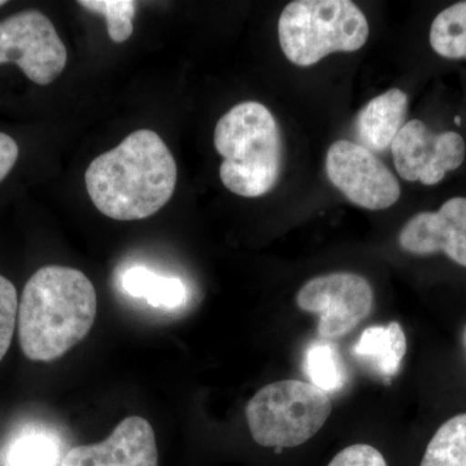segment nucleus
I'll list each match as a JSON object with an SVG mask.
<instances>
[{
    "instance_id": "f257e3e1",
    "label": "nucleus",
    "mask_w": 466,
    "mask_h": 466,
    "mask_svg": "<svg viewBox=\"0 0 466 466\" xmlns=\"http://www.w3.org/2000/svg\"><path fill=\"white\" fill-rule=\"evenodd\" d=\"M177 177V162L167 144L155 131L142 128L95 158L85 182L100 213L131 222L161 210L173 198Z\"/></svg>"
},
{
    "instance_id": "f03ea898",
    "label": "nucleus",
    "mask_w": 466,
    "mask_h": 466,
    "mask_svg": "<svg viewBox=\"0 0 466 466\" xmlns=\"http://www.w3.org/2000/svg\"><path fill=\"white\" fill-rule=\"evenodd\" d=\"M97 297L90 279L72 267L46 266L27 281L18 305V339L27 359L52 361L90 333Z\"/></svg>"
},
{
    "instance_id": "7ed1b4c3",
    "label": "nucleus",
    "mask_w": 466,
    "mask_h": 466,
    "mask_svg": "<svg viewBox=\"0 0 466 466\" xmlns=\"http://www.w3.org/2000/svg\"><path fill=\"white\" fill-rule=\"evenodd\" d=\"M214 147L223 157L219 177L228 191L260 198L278 183L281 170V137L278 122L265 106L244 101L217 124Z\"/></svg>"
},
{
    "instance_id": "20e7f679",
    "label": "nucleus",
    "mask_w": 466,
    "mask_h": 466,
    "mask_svg": "<svg viewBox=\"0 0 466 466\" xmlns=\"http://www.w3.org/2000/svg\"><path fill=\"white\" fill-rule=\"evenodd\" d=\"M279 42L294 66H315L333 52L360 50L370 36L367 17L350 0H296L279 18Z\"/></svg>"
},
{
    "instance_id": "39448f33",
    "label": "nucleus",
    "mask_w": 466,
    "mask_h": 466,
    "mask_svg": "<svg viewBox=\"0 0 466 466\" xmlns=\"http://www.w3.org/2000/svg\"><path fill=\"white\" fill-rule=\"evenodd\" d=\"M330 412L327 392L309 382L284 380L257 391L245 415L251 437L259 446L291 449L311 440Z\"/></svg>"
},
{
    "instance_id": "423d86ee",
    "label": "nucleus",
    "mask_w": 466,
    "mask_h": 466,
    "mask_svg": "<svg viewBox=\"0 0 466 466\" xmlns=\"http://www.w3.org/2000/svg\"><path fill=\"white\" fill-rule=\"evenodd\" d=\"M15 63L39 86L56 81L67 51L50 18L30 9L0 21V64Z\"/></svg>"
},
{
    "instance_id": "0eeeda50",
    "label": "nucleus",
    "mask_w": 466,
    "mask_h": 466,
    "mask_svg": "<svg viewBox=\"0 0 466 466\" xmlns=\"http://www.w3.org/2000/svg\"><path fill=\"white\" fill-rule=\"evenodd\" d=\"M373 303L370 284L350 272L318 276L297 294V305L302 311L319 315L318 333L324 339H341L352 332L370 317Z\"/></svg>"
},
{
    "instance_id": "6e6552de",
    "label": "nucleus",
    "mask_w": 466,
    "mask_h": 466,
    "mask_svg": "<svg viewBox=\"0 0 466 466\" xmlns=\"http://www.w3.org/2000/svg\"><path fill=\"white\" fill-rule=\"evenodd\" d=\"M328 177L348 200L368 210H383L400 198L397 177L370 150L339 140L328 150Z\"/></svg>"
},
{
    "instance_id": "1a4fd4ad",
    "label": "nucleus",
    "mask_w": 466,
    "mask_h": 466,
    "mask_svg": "<svg viewBox=\"0 0 466 466\" xmlns=\"http://www.w3.org/2000/svg\"><path fill=\"white\" fill-rule=\"evenodd\" d=\"M391 150L398 174L407 182L425 186L441 182L449 171L461 167L466 155L461 135L453 131L434 134L419 119L403 125Z\"/></svg>"
},
{
    "instance_id": "9d476101",
    "label": "nucleus",
    "mask_w": 466,
    "mask_h": 466,
    "mask_svg": "<svg viewBox=\"0 0 466 466\" xmlns=\"http://www.w3.org/2000/svg\"><path fill=\"white\" fill-rule=\"evenodd\" d=\"M400 245L415 256L441 251L466 267V198H451L438 211H424L410 218L401 228Z\"/></svg>"
},
{
    "instance_id": "9b49d317",
    "label": "nucleus",
    "mask_w": 466,
    "mask_h": 466,
    "mask_svg": "<svg viewBox=\"0 0 466 466\" xmlns=\"http://www.w3.org/2000/svg\"><path fill=\"white\" fill-rule=\"evenodd\" d=\"M61 466H158L155 431L143 417H127L101 443L67 451Z\"/></svg>"
},
{
    "instance_id": "f8f14e48",
    "label": "nucleus",
    "mask_w": 466,
    "mask_h": 466,
    "mask_svg": "<svg viewBox=\"0 0 466 466\" xmlns=\"http://www.w3.org/2000/svg\"><path fill=\"white\" fill-rule=\"evenodd\" d=\"M407 106V94L400 88H391L370 100L355 122L360 146L375 152L388 149L403 127Z\"/></svg>"
},
{
    "instance_id": "ddd939ff",
    "label": "nucleus",
    "mask_w": 466,
    "mask_h": 466,
    "mask_svg": "<svg viewBox=\"0 0 466 466\" xmlns=\"http://www.w3.org/2000/svg\"><path fill=\"white\" fill-rule=\"evenodd\" d=\"M406 352V333L397 321L368 327L351 348L357 360L386 380L398 375Z\"/></svg>"
},
{
    "instance_id": "4468645a",
    "label": "nucleus",
    "mask_w": 466,
    "mask_h": 466,
    "mask_svg": "<svg viewBox=\"0 0 466 466\" xmlns=\"http://www.w3.org/2000/svg\"><path fill=\"white\" fill-rule=\"evenodd\" d=\"M121 285L126 294L155 309H174L186 303L187 288L179 278L156 274L147 267L126 269Z\"/></svg>"
},
{
    "instance_id": "2eb2a0df",
    "label": "nucleus",
    "mask_w": 466,
    "mask_h": 466,
    "mask_svg": "<svg viewBox=\"0 0 466 466\" xmlns=\"http://www.w3.org/2000/svg\"><path fill=\"white\" fill-rule=\"evenodd\" d=\"M61 444L51 431L27 429L9 443L7 466H57L63 462Z\"/></svg>"
},
{
    "instance_id": "dca6fc26",
    "label": "nucleus",
    "mask_w": 466,
    "mask_h": 466,
    "mask_svg": "<svg viewBox=\"0 0 466 466\" xmlns=\"http://www.w3.org/2000/svg\"><path fill=\"white\" fill-rule=\"evenodd\" d=\"M420 466H466V413L447 420L435 431Z\"/></svg>"
},
{
    "instance_id": "f3484780",
    "label": "nucleus",
    "mask_w": 466,
    "mask_h": 466,
    "mask_svg": "<svg viewBox=\"0 0 466 466\" xmlns=\"http://www.w3.org/2000/svg\"><path fill=\"white\" fill-rule=\"evenodd\" d=\"M305 372L309 383L327 394L341 390L348 381L345 364L337 346L327 341L309 345L305 355Z\"/></svg>"
},
{
    "instance_id": "a211bd4d",
    "label": "nucleus",
    "mask_w": 466,
    "mask_h": 466,
    "mask_svg": "<svg viewBox=\"0 0 466 466\" xmlns=\"http://www.w3.org/2000/svg\"><path fill=\"white\" fill-rule=\"evenodd\" d=\"M431 45L441 57L466 58V2L450 5L434 18Z\"/></svg>"
},
{
    "instance_id": "6ab92c4d",
    "label": "nucleus",
    "mask_w": 466,
    "mask_h": 466,
    "mask_svg": "<svg viewBox=\"0 0 466 466\" xmlns=\"http://www.w3.org/2000/svg\"><path fill=\"white\" fill-rule=\"evenodd\" d=\"M82 8L106 17L109 38L115 43H124L134 33V17L137 3L133 0H82Z\"/></svg>"
},
{
    "instance_id": "aec40b11",
    "label": "nucleus",
    "mask_w": 466,
    "mask_h": 466,
    "mask_svg": "<svg viewBox=\"0 0 466 466\" xmlns=\"http://www.w3.org/2000/svg\"><path fill=\"white\" fill-rule=\"evenodd\" d=\"M18 317L17 290L0 275V361L7 354Z\"/></svg>"
},
{
    "instance_id": "412c9836",
    "label": "nucleus",
    "mask_w": 466,
    "mask_h": 466,
    "mask_svg": "<svg viewBox=\"0 0 466 466\" xmlns=\"http://www.w3.org/2000/svg\"><path fill=\"white\" fill-rule=\"evenodd\" d=\"M328 466H388L381 452L370 444H352L334 456Z\"/></svg>"
},
{
    "instance_id": "4be33fe9",
    "label": "nucleus",
    "mask_w": 466,
    "mask_h": 466,
    "mask_svg": "<svg viewBox=\"0 0 466 466\" xmlns=\"http://www.w3.org/2000/svg\"><path fill=\"white\" fill-rule=\"evenodd\" d=\"M20 149L9 135L0 133V183L7 177L16 165Z\"/></svg>"
},
{
    "instance_id": "5701e85b",
    "label": "nucleus",
    "mask_w": 466,
    "mask_h": 466,
    "mask_svg": "<svg viewBox=\"0 0 466 466\" xmlns=\"http://www.w3.org/2000/svg\"><path fill=\"white\" fill-rule=\"evenodd\" d=\"M7 5V2L5 0H0V7H3V5Z\"/></svg>"
},
{
    "instance_id": "b1692460",
    "label": "nucleus",
    "mask_w": 466,
    "mask_h": 466,
    "mask_svg": "<svg viewBox=\"0 0 466 466\" xmlns=\"http://www.w3.org/2000/svg\"><path fill=\"white\" fill-rule=\"evenodd\" d=\"M455 122H456V124H458V125L461 124V121H460V116H456V118H455Z\"/></svg>"
}]
</instances>
